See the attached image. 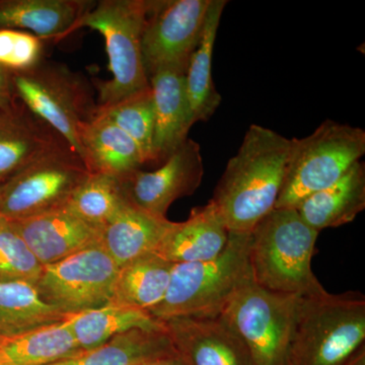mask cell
<instances>
[{"label": "cell", "instance_id": "cell-31", "mask_svg": "<svg viewBox=\"0 0 365 365\" xmlns=\"http://www.w3.org/2000/svg\"><path fill=\"white\" fill-rule=\"evenodd\" d=\"M43 40L34 34L0 29V67L9 73L30 71L42 61Z\"/></svg>", "mask_w": 365, "mask_h": 365}, {"label": "cell", "instance_id": "cell-8", "mask_svg": "<svg viewBox=\"0 0 365 365\" xmlns=\"http://www.w3.org/2000/svg\"><path fill=\"white\" fill-rule=\"evenodd\" d=\"M91 173L62 143L0 184V215L20 220L64 207Z\"/></svg>", "mask_w": 365, "mask_h": 365}, {"label": "cell", "instance_id": "cell-17", "mask_svg": "<svg viewBox=\"0 0 365 365\" xmlns=\"http://www.w3.org/2000/svg\"><path fill=\"white\" fill-rule=\"evenodd\" d=\"M64 143L30 111L0 108V184Z\"/></svg>", "mask_w": 365, "mask_h": 365}, {"label": "cell", "instance_id": "cell-5", "mask_svg": "<svg viewBox=\"0 0 365 365\" xmlns=\"http://www.w3.org/2000/svg\"><path fill=\"white\" fill-rule=\"evenodd\" d=\"M148 0H102L71 29L90 28L102 34L112 78L98 83V108H108L150 86L144 68L141 38Z\"/></svg>", "mask_w": 365, "mask_h": 365}, {"label": "cell", "instance_id": "cell-1", "mask_svg": "<svg viewBox=\"0 0 365 365\" xmlns=\"http://www.w3.org/2000/svg\"><path fill=\"white\" fill-rule=\"evenodd\" d=\"M292 139L251 125L228 160L211 199L228 232L249 234L275 208L284 182Z\"/></svg>", "mask_w": 365, "mask_h": 365}, {"label": "cell", "instance_id": "cell-33", "mask_svg": "<svg viewBox=\"0 0 365 365\" xmlns=\"http://www.w3.org/2000/svg\"><path fill=\"white\" fill-rule=\"evenodd\" d=\"M138 365H191L188 359L181 354V353L175 351L170 354L163 355V356L155 357V359L146 360L143 364Z\"/></svg>", "mask_w": 365, "mask_h": 365}, {"label": "cell", "instance_id": "cell-3", "mask_svg": "<svg viewBox=\"0 0 365 365\" xmlns=\"http://www.w3.org/2000/svg\"><path fill=\"white\" fill-rule=\"evenodd\" d=\"M364 348V294L299 297L284 365H346Z\"/></svg>", "mask_w": 365, "mask_h": 365}, {"label": "cell", "instance_id": "cell-29", "mask_svg": "<svg viewBox=\"0 0 365 365\" xmlns=\"http://www.w3.org/2000/svg\"><path fill=\"white\" fill-rule=\"evenodd\" d=\"M96 114L111 120L135 141L145 163H153L155 104L150 85L108 108H98Z\"/></svg>", "mask_w": 365, "mask_h": 365}, {"label": "cell", "instance_id": "cell-20", "mask_svg": "<svg viewBox=\"0 0 365 365\" xmlns=\"http://www.w3.org/2000/svg\"><path fill=\"white\" fill-rule=\"evenodd\" d=\"M95 2L86 0H6L0 1V29H25L41 39L59 41Z\"/></svg>", "mask_w": 365, "mask_h": 365}, {"label": "cell", "instance_id": "cell-36", "mask_svg": "<svg viewBox=\"0 0 365 365\" xmlns=\"http://www.w3.org/2000/svg\"><path fill=\"white\" fill-rule=\"evenodd\" d=\"M1 340H2V339H1V337H0V341H1Z\"/></svg>", "mask_w": 365, "mask_h": 365}, {"label": "cell", "instance_id": "cell-2", "mask_svg": "<svg viewBox=\"0 0 365 365\" xmlns=\"http://www.w3.org/2000/svg\"><path fill=\"white\" fill-rule=\"evenodd\" d=\"M319 234L297 209L274 208L250 232L254 282L269 292L297 297L325 292L312 269Z\"/></svg>", "mask_w": 365, "mask_h": 365}, {"label": "cell", "instance_id": "cell-14", "mask_svg": "<svg viewBox=\"0 0 365 365\" xmlns=\"http://www.w3.org/2000/svg\"><path fill=\"white\" fill-rule=\"evenodd\" d=\"M11 222L43 267L100 244L102 228L86 222L66 206Z\"/></svg>", "mask_w": 365, "mask_h": 365}, {"label": "cell", "instance_id": "cell-18", "mask_svg": "<svg viewBox=\"0 0 365 365\" xmlns=\"http://www.w3.org/2000/svg\"><path fill=\"white\" fill-rule=\"evenodd\" d=\"M81 143V158L91 174L124 178L145 165L135 141L103 115L96 114L85 125Z\"/></svg>", "mask_w": 365, "mask_h": 365}, {"label": "cell", "instance_id": "cell-9", "mask_svg": "<svg viewBox=\"0 0 365 365\" xmlns=\"http://www.w3.org/2000/svg\"><path fill=\"white\" fill-rule=\"evenodd\" d=\"M300 297L277 294L252 279L220 316L248 347L256 365H284Z\"/></svg>", "mask_w": 365, "mask_h": 365}, {"label": "cell", "instance_id": "cell-10", "mask_svg": "<svg viewBox=\"0 0 365 365\" xmlns=\"http://www.w3.org/2000/svg\"><path fill=\"white\" fill-rule=\"evenodd\" d=\"M211 0H148L141 38L150 79L163 69L186 71L202 37Z\"/></svg>", "mask_w": 365, "mask_h": 365}, {"label": "cell", "instance_id": "cell-13", "mask_svg": "<svg viewBox=\"0 0 365 365\" xmlns=\"http://www.w3.org/2000/svg\"><path fill=\"white\" fill-rule=\"evenodd\" d=\"M163 323L177 351L191 365H256L244 341L222 316Z\"/></svg>", "mask_w": 365, "mask_h": 365}, {"label": "cell", "instance_id": "cell-19", "mask_svg": "<svg viewBox=\"0 0 365 365\" xmlns=\"http://www.w3.org/2000/svg\"><path fill=\"white\" fill-rule=\"evenodd\" d=\"M172 223L167 217L150 215L128 201L102 227L100 245L120 268L143 255L155 253Z\"/></svg>", "mask_w": 365, "mask_h": 365}, {"label": "cell", "instance_id": "cell-25", "mask_svg": "<svg viewBox=\"0 0 365 365\" xmlns=\"http://www.w3.org/2000/svg\"><path fill=\"white\" fill-rule=\"evenodd\" d=\"M175 351L177 349L167 331L135 329L115 336L95 349L50 365H138Z\"/></svg>", "mask_w": 365, "mask_h": 365}, {"label": "cell", "instance_id": "cell-11", "mask_svg": "<svg viewBox=\"0 0 365 365\" xmlns=\"http://www.w3.org/2000/svg\"><path fill=\"white\" fill-rule=\"evenodd\" d=\"M119 267L100 244L43 267L37 287L66 316L110 304Z\"/></svg>", "mask_w": 365, "mask_h": 365}, {"label": "cell", "instance_id": "cell-28", "mask_svg": "<svg viewBox=\"0 0 365 365\" xmlns=\"http://www.w3.org/2000/svg\"><path fill=\"white\" fill-rule=\"evenodd\" d=\"M128 201L122 178L91 173L72 194L66 207L86 222L102 228Z\"/></svg>", "mask_w": 365, "mask_h": 365}, {"label": "cell", "instance_id": "cell-12", "mask_svg": "<svg viewBox=\"0 0 365 365\" xmlns=\"http://www.w3.org/2000/svg\"><path fill=\"white\" fill-rule=\"evenodd\" d=\"M204 174L200 144L188 138L153 172L137 170L122 178L125 194L132 204L150 215L165 218L170 206L192 195Z\"/></svg>", "mask_w": 365, "mask_h": 365}, {"label": "cell", "instance_id": "cell-32", "mask_svg": "<svg viewBox=\"0 0 365 365\" xmlns=\"http://www.w3.org/2000/svg\"><path fill=\"white\" fill-rule=\"evenodd\" d=\"M13 91L11 73L0 67V108L13 105Z\"/></svg>", "mask_w": 365, "mask_h": 365}, {"label": "cell", "instance_id": "cell-7", "mask_svg": "<svg viewBox=\"0 0 365 365\" xmlns=\"http://www.w3.org/2000/svg\"><path fill=\"white\" fill-rule=\"evenodd\" d=\"M11 78L13 90L26 109L81 158V132L98 107L85 78L62 64L43 60L30 71L11 73Z\"/></svg>", "mask_w": 365, "mask_h": 365}, {"label": "cell", "instance_id": "cell-22", "mask_svg": "<svg viewBox=\"0 0 365 365\" xmlns=\"http://www.w3.org/2000/svg\"><path fill=\"white\" fill-rule=\"evenodd\" d=\"M225 0H211L202 37L187 67L186 91L193 123L206 122L222 104L212 79V56Z\"/></svg>", "mask_w": 365, "mask_h": 365}, {"label": "cell", "instance_id": "cell-16", "mask_svg": "<svg viewBox=\"0 0 365 365\" xmlns=\"http://www.w3.org/2000/svg\"><path fill=\"white\" fill-rule=\"evenodd\" d=\"M228 232L215 204L191 211L188 220L173 222L155 253L173 264L215 259L227 246Z\"/></svg>", "mask_w": 365, "mask_h": 365}, {"label": "cell", "instance_id": "cell-24", "mask_svg": "<svg viewBox=\"0 0 365 365\" xmlns=\"http://www.w3.org/2000/svg\"><path fill=\"white\" fill-rule=\"evenodd\" d=\"M174 264L157 253L138 257L120 267L112 302L148 312L167 294Z\"/></svg>", "mask_w": 365, "mask_h": 365}, {"label": "cell", "instance_id": "cell-23", "mask_svg": "<svg viewBox=\"0 0 365 365\" xmlns=\"http://www.w3.org/2000/svg\"><path fill=\"white\" fill-rule=\"evenodd\" d=\"M66 322L83 351L100 347L115 336L135 329L167 331L163 322L158 321L146 312L115 302L72 314L67 317Z\"/></svg>", "mask_w": 365, "mask_h": 365}, {"label": "cell", "instance_id": "cell-26", "mask_svg": "<svg viewBox=\"0 0 365 365\" xmlns=\"http://www.w3.org/2000/svg\"><path fill=\"white\" fill-rule=\"evenodd\" d=\"M67 318L46 302L37 285L28 282L0 283V337H14Z\"/></svg>", "mask_w": 365, "mask_h": 365}, {"label": "cell", "instance_id": "cell-27", "mask_svg": "<svg viewBox=\"0 0 365 365\" xmlns=\"http://www.w3.org/2000/svg\"><path fill=\"white\" fill-rule=\"evenodd\" d=\"M81 352L66 319L0 341L6 365H50Z\"/></svg>", "mask_w": 365, "mask_h": 365}, {"label": "cell", "instance_id": "cell-6", "mask_svg": "<svg viewBox=\"0 0 365 365\" xmlns=\"http://www.w3.org/2000/svg\"><path fill=\"white\" fill-rule=\"evenodd\" d=\"M364 153V129L333 120L304 138H292L275 208H297L307 197L340 180Z\"/></svg>", "mask_w": 365, "mask_h": 365}, {"label": "cell", "instance_id": "cell-35", "mask_svg": "<svg viewBox=\"0 0 365 365\" xmlns=\"http://www.w3.org/2000/svg\"><path fill=\"white\" fill-rule=\"evenodd\" d=\"M0 365H6L4 359H2L1 353H0Z\"/></svg>", "mask_w": 365, "mask_h": 365}, {"label": "cell", "instance_id": "cell-4", "mask_svg": "<svg viewBox=\"0 0 365 365\" xmlns=\"http://www.w3.org/2000/svg\"><path fill=\"white\" fill-rule=\"evenodd\" d=\"M249 249L250 232H230L216 258L174 264L165 299L148 314L160 322L220 317L240 288L253 279Z\"/></svg>", "mask_w": 365, "mask_h": 365}, {"label": "cell", "instance_id": "cell-15", "mask_svg": "<svg viewBox=\"0 0 365 365\" xmlns=\"http://www.w3.org/2000/svg\"><path fill=\"white\" fill-rule=\"evenodd\" d=\"M186 71L163 69L150 78L155 104L153 163H163L182 145L193 126L186 91Z\"/></svg>", "mask_w": 365, "mask_h": 365}, {"label": "cell", "instance_id": "cell-34", "mask_svg": "<svg viewBox=\"0 0 365 365\" xmlns=\"http://www.w3.org/2000/svg\"><path fill=\"white\" fill-rule=\"evenodd\" d=\"M346 365H365V348L360 350V351Z\"/></svg>", "mask_w": 365, "mask_h": 365}, {"label": "cell", "instance_id": "cell-30", "mask_svg": "<svg viewBox=\"0 0 365 365\" xmlns=\"http://www.w3.org/2000/svg\"><path fill=\"white\" fill-rule=\"evenodd\" d=\"M43 265L19 234L14 223L0 215V283L37 284Z\"/></svg>", "mask_w": 365, "mask_h": 365}, {"label": "cell", "instance_id": "cell-21", "mask_svg": "<svg viewBox=\"0 0 365 365\" xmlns=\"http://www.w3.org/2000/svg\"><path fill=\"white\" fill-rule=\"evenodd\" d=\"M365 208V165L359 160L328 188L307 197L297 211L317 232L352 222Z\"/></svg>", "mask_w": 365, "mask_h": 365}]
</instances>
